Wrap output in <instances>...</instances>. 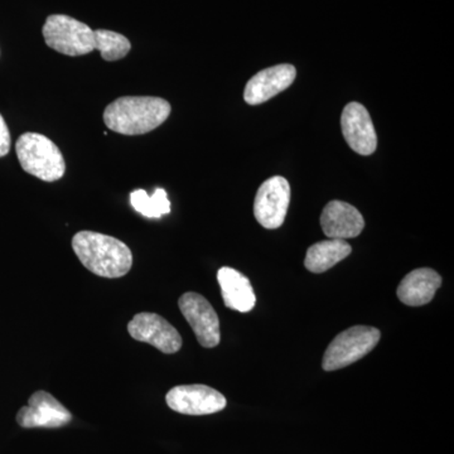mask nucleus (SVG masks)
<instances>
[{
	"label": "nucleus",
	"mask_w": 454,
	"mask_h": 454,
	"mask_svg": "<svg viewBox=\"0 0 454 454\" xmlns=\"http://www.w3.org/2000/svg\"><path fill=\"white\" fill-rule=\"evenodd\" d=\"M167 405L179 414L208 415L226 408V397L207 385H179L166 395Z\"/></svg>",
	"instance_id": "6e6552de"
},
{
	"label": "nucleus",
	"mask_w": 454,
	"mask_h": 454,
	"mask_svg": "<svg viewBox=\"0 0 454 454\" xmlns=\"http://www.w3.org/2000/svg\"><path fill=\"white\" fill-rule=\"evenodd\" d=\"M321 226L328 239L348 240L357 238L363 232L365 220L355 206L348 202L331 201L322 212Z\"/></svg>",
	"instance_id": "ddd939ff"
},
{
	"label": "nucleus",
	"mask_w": 454,
	"mask_h": 454,
	"mask_svg": "<svg viewBox=\"0 0 454 454\" xmlns=\"http://www.w3.org/2000/svg\"><path fill=\"white\" fill-rule=\"evenodd\" d=\"M42 33L47 46L62 55L83 56L95 50L94 31L85 23L64 14L47 18Z\"/></svg>",
	"instance_id": "39448f33"
},
{
	"label": "nucleus",
	"mask_w": 454,
	"mask_h": 454,
	"mask_svg": "<svg viewBox=\"0 0 454 454\" xmlns=\"http://www.w3.org/2000/svg\"><path fill=\"white\" fill-rule=\"evenodd\" d=\"M95 33V50L107 62L119 61L130 52L129 40L121 33L98 29Z\"/></svg>",
	"instance_id": "a211bd4d"
},
{
	"label": "nucleus",
	"mask_w": 454,
	"mask_h": 454,
	"mask_svg": "<svg viewBox=\"0 0 454 454\" xmlns=\"http://www.w3.org/2000/svg\"><path fill=\"white\" fill-rule=\"evenodd\" d=\"M381 339V333L369 325H355L343 331L325 349L322 367L325 372H334L352 365L372 351Z\"/></svg>",
	"instance_id": "20e7f679"
},
{
	"label": "nucleus",
	"mask_w": 454,
	"mask_h": 454,
	"mask_svg": "<svg viewBox=\"0 0 454 454\" xmlns=\"http://www.w3.org/2000/svg\"><path fill=\"white\" fill-rule=\"evenodd\" d=\"M289 202H291L289 182L280 176L267 179L259 187L254 201V215L256 221L265 229H279L286 220Z\"/></svg>",
	"instance_id": "0eeeda50"
},
{
	"label": "nucleus",
	"mask_w": 454,
	"mask_h": 454,
	"mask_svg": "<svg viewBox=\"0 0 454 454\" xmlns=\"http://www.w3.org/2000/svg\"><path fill=\"white\" fill-rule=\"evenodd\" d=\"M442 286V278L429 268L415 269L397 286V298L409 307L426 306Z\"/></svg>",
	"instance_id": "4468645a"
},
{
	"label": "nucleus",
	"mask_w": 454,
	"mask_h": 454,
	"mask_svg": "<svg viewBox=\"0 0 454 454\" xmlns=\"http://www.w3.org/2000/svg\"><path fill=\"white\" fill-rule=\"evenodd\" d=\"M16 152L23 170L41 181L55 182L64 177V155L59 146L43 134H23L17 140Z\"/></svg>",
	"instance_id": "7ed1b4c3"
},
{
	"label": "nucleus",
	"mask_w": 454,
	"mask_h": 454,
	"mask_svg": "<svg viewBox=\"0 0 454 454\" xmlns=\"http://www.w3.org/2000/svg\"><path fill=\"white\" fill-rule=\"evenodd\" d=\"M130 202L136 211L148 219H160L170 212L168 196L162 188L155 190L153 196H149L145 190L133 191L130 193Z\"/></svg>",
	"instance_id": "f3484780"
},
{
	"label": "nucleus",
	"mask_w": 454,
	"mask_h": 454,
	"mask_svg": "<svg viewBox=\"0 0 454 454\" xmlns=\"http://www.w3.org/2000/svg\"><path fill=\"white\" fill-rule=\"evenodd\" d=\"M340 128L346 143L357 154L370 155L376 151L378 136L366 107L360 103H349L340 116Z\"/></svg>",
	"instance_id": "9b49d317"
},
{
	"label": "nucleus",
	"mask_w": 454,
	"mask_h": 454,
	"mask_svg": "<svg viewBox=\"0 0 454 454\" xmlns=\"http://www.w3.org/2000/svg\"><path fill=\"white\" fill-rule=\"evenodd\" d=\"M351 252V245L346 243V240L328 239V240L319 241L307 250L304 267L309 269L310 273H325L343 259L348 258Z\"/></svg>",
	"instance_id": "dca6fc26"
},
{
	"label": "nucleus",
	"mask_w": 454,
	"mask_h": 454,
	"mask_svg": "<svg viewBox=\"0 0 454 454\" xmlns=\"http://www.w3.org/2000/svg\"><path fill=\"white\" fill-rule=\"evenodd\" d=\"M170 104L160 98L124 97L104 110V122L122 136H142L157 129L168 119Z\"/></svg>",
	"instance_id": "f257e3e1"
},
{
	"label": "nucleus",
	"mask_w": 454,
	"mask_h": 454,
	"mask_svg": "<svg viewBox=\"0 0 454 454\" xmlns=\"http://www.w3.org/2000/svg\"><path fill=\"white\" fill-rule=\"evenodd\" d=\"M11 133L2 114H0V158L4 157L11 151Z\"/></svg>",
	"instance_id": "6ab92c4d"
},
{
	"label": "nucleus",
	"mask_w": 454,
	"mask_h": 454,
	"mask_svg": "<svg viewBox=\"0 0 454 454\" xmlns=\"http://www.w3.org/2000/svg\"><path fill=\"white\" fill-rule=\"evenodd\" d=\"M294 66L283 64L260 71L245 86L244 100L249 106H260L277 97L294 82Z\"/></svg>",
	"instance_id": "f8f14e48"
},
{
	"label": "nucleus",
	"mask_w": 454,
	"mask_h": 454,
	"mask_svg": "<svg viewBox=\"0 0 454 454\" xmlns=\"http://www.w3.org/2000/svg\"><path fill=\"white\" fill-rule=\"evenodd\" d=\"M217 282L227 309L247 313L255 307L256 297L252 283L240 271L229 267L221 268L217 271Z\"/></svg>",
	"instance_id": "2eb2a0df"
},
{
	"label": "nucleus",
	"mask_w": 454,
	"mask_h": 454,
	"mask_svg": "<svg viewBox=\"0 0 454 454\" xmlns=\"http://www.w3.org/2000/svg\"><path fill=\"white\" fill-rule=\"evenodd\" d=\"M73 420V414L47 391H35L28 405L20 408L17 423L22 428H62Z\"/></svg>",
	"instance_id": "1a4fd4ad"
},
{
	"label": "nucleus",
	"mask_w": 454,
	"mask_h": 454,
	"mask_svg": "<svg viewBox=\"0 0 454 454\" xmlns=\"http://www.w3.org/2000/svg\"><path fill=\"white\" fill-rule=\"evenodd\" d=\"M128 333L134 340L148 343L163 354H176L182 348V337L167 319L157 313L142 312L134 316Z\"/></svg>",
	"instance_id": "9d476101"
},
{
	"label": "nucleus",
	"mask_w": 454,
	"mask_h": 454,
	"mask_svg": "<svg viewBox=\"0 0 454 454\" xmlns=\"http://www.w3.org/2000/svg\"><path fill=\"white\" fill-rule=\"evenodd\" d=\"M73 249L83 267L95 276L121 278L129 273L133 265L129 247L113 236L80 231L74 236Z\"/></svg>",
	"instance_id": "f03ea898"
},
{
	"label": "nucleus",
	"mask_w": 454,
	"mask_h": 454,
	"mask_svg": "<svg viewBox=\"0 0 454 454\" xmlns=\"http://www.w3.org/2000/svg\"><path fill=\"white\" fill-rule=\"evenodd\" d=\"M179 309L196 334L202 348H216L221 340L220 321L216 310L203 295L187 292L179 298Z\"/></svg>",
	"instance_id": "423d86ee"
}]
</instances>
